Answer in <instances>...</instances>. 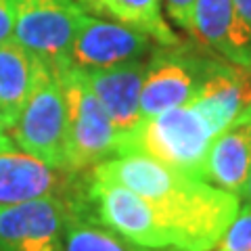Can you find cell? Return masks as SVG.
Masks as SVG:
<instances>
[{
	"instance_id": "6da1fadb",
	"label": "cell",
	"mask_w": 251,
	"mask_h": 251,
	"mask_svg": "<svg viewBox=\"0 0 251 251\" xmlns=\"http://www.w3.org/2000/svg\"><path fill=\"white\" fill-rule=\"evenodd\" d=\"M92 178L143 197L172 251H211L241 207L232 193L147 155H122L92 168Z\"/></svg>"
},
{
	"instance_id": "7a4b0ae2",
	"label": "cell",
	"mask_w": 251,
	"mask_h": 251,
	"mask_svg": "<svg viewBox=\"0 0 251 251\" xmlns=\"http://www.w3.org/2000/svg\"><path fill=\"white\" fill-rule=\"evenodd\" d=\"M216 132L197 109L182 105L140 120L120 138L122 155H147L178 172L205 180V161ZM207 182V180H205Z\"/></svg>"
},
{
	"instance_id": "3957f363",
	"label": "cell",
	"mask_w": 251,
	"mask_h": 251,
	"mask_svg": "<svg viewBox=\"0 0 251 251\" xmlns=\"http://www.w3.org/2000/svg\"><path fill=\"white\" fill-rule=\"evenodd\" d=\"M15 147L44 163L67 170L69 111L59 75L40 65L36 84L9 130Z\"/></svg>"
},
{
	"instance_id": "277c9868",
	"label": "cell",
	"mask_w": 251,
	"mask_h": 251,
	"mask_svg": "<svg viewBox=\"0 0 251 251\" xmlns=\"http://www.w3.org/2000/svg\"><path fill=\"white\" fill-rule=\"evenodd\" d=\"M52 72L61 80L69 111L67 170L80 174L117 157L122 132L109 120L103 105L86 84L82 72L72 65H63Z\"/></svg>"
},
{
	"instance_id": "5b68a950",
	"label": "cell",
	"mask_w": 251,
	"mask_h": 251,
	"mask_svg": "<svg viewBox=\"0 0 251 251\" xmlns=\"http://www.w3.org/2000/svg\"><path fill=\"white\" fill-rule=\"evenodd\" d=\"M13 38L46 67L67 65L69 49L86 13L75 0H11Z\"/></svg>"
},
{
	"instance_id": "8992f818",
	"label": "cell",
	"mask_w": 251,
	"mask_h": 251,
	"mask_svg": "<svg viewBox=\"0 0 251 251\" xmlns=\"http://www.w3.org/2000/svg\"><path fill=\"white\" fill-rule=\"evenodd\" d=\"M82 197L72 201L44 197L0 205V251H65L67 218Z\"/></svg>"
},
{
	"instance_id": "52a82bcc",
	"label": "cell",
	"mask_w": 251,
	"mask_h": 251,
	"mask_svg": "<svg viewBox=\"0 0 251 251\" xmlns=\"http://www.w3.org/2000/svg\"><path fill=\"white\" fill-rule=\"evenodd\" d=\"M207 57L170 46L151 54L145 67L140 90V117L149 120L170 109L188 105L197 92Z\"/></svg>"
},
{
	"instance_id": "ba28073f",
	"label": "cell",
	"mask_w": 251,
	"mask_h": 251,
	"mask_svg": "<svg viewBox=\"0 0 251 251\" xmlns=\"http://www.w3.org/2000/svg\"><path fill=\"white\" fill-rule=\"evenodd\" d=\"M82 195L75 172L54 168L17 149L0 151V205H17L44 197L72 201Z\"/></svg>"
},
{
	"instance_id": "9c48e42d",
	"label": "cell",
	"mask_w": 251,
	"mask_h": 251,
	"mask_svg": "<svg viewBox=\"0 0 251 251\" xmlns=\"http://www.w3.org/2000/svg\"><path fill=\"white\" fill-rule=\"evenodd\" d=\"M149 40L134 27L86 15L69 49L67 65L80 72H97L138 61L149 50Z\"/></svg>"
},
{
	"instance_id": "30bf717a",
	"label": "cell",
	"mask_w": 251,
	"mask_h": 251,
	"mask_svg": "<svg viewBox=\"0 0 251 251\" xmlns=\"http://www.w3.org/2000/svg\"><path fill=\"white\" fill-rule=\"evenodd\" d=\"M188 105L205 117L218 136L251 109V67L207 57L197 92Z\"/></svg>"
},
{
	"instance_id": "8fae6325",
	"label": "cell",
	"mask_w": 251,
	"mask_h": 251,
	"mask_svg": "<svg viewBox=\"0 0 251 251\" xmlns=\"http://www.w3.org/2000/svg\"><path fill=\"white\" fill-rule=\"evenodd\" d=\"M191 36L220 59L251 67V31L241 21L234 0H197Z\"/></svg>"
},
{
	"instance_id": "7c38bea8",
	"label": "cell",
	"mask_w": 251,
	"mask_h": 251,
	"mask_svg": "<svg viewBox=\"0 0 251 251\" xmlns=\"http://www.w3.org/2000/svg\"><path fill=\"white\" fill-rule=\"evenodd\" d=\"M147 63L130 61L97 72H82L86 84L103 105L109 120L122 132L132 130L143 120L140 117V90H143Z\"/></svg>"
},
{
	"instance_id": "4fadbf2b",
	"label": "cell",
	"mask_w": 251,
	"mask_h": 251,
	"mask_svg": "<svg viewBox=\"0 0 251 251\" xmlns=\"http://www.w3.org/2000/svg\"><path fill=\"white\" fill-rule=\"evenodd\" d=\"M251 174V117H239L214 138L205 161L209 184L241 197Z\"/></svg>"
},
{
	"instance_id": "5bb4252c",
	"label": "cell",
	"mask_w": 251,
	"mask_h": 251,
	"mask_svg": "<svg viewBox=\"0 0 251 251\" xmlns=\"http://www.w3.org/2000/svg\"><path fill=\"white\" fill-rule=\"evenodd\" d=\"M92 13L134 27L161 46H178V36L161 15V0H77Z\"/></svg>"
},
{
	"instance_id": "9a60e30c",
	"label": "cell",
	"mask_w": 251,
	"mask_h": 251,
	"mask_svg": "<svg viewBox=\"0 0 251 251\" xmlns=\"http://www.w3.org/2000/svg\"><path fill=\"white\" fill-rule=\"evenodd\" d=\"M40 65L42 61L23 49L15 38L0 42V107L13 122L34 88Z\"/></svg>"
},
{
	"instance_id": "2e32d148",
	"label": "cell",
	"mask_w": 251,
	"mask_h": 251,
	"mask_svg": "<svg viewBox=\"0 0 251 251\" xmlns=\"http://www.w3.org/2000/svg\"><path fill=\"white\" fill-rule=\"evenodd\" d=\"M65 251H132L126 241L103 224L86 220V195L75 201L65 224Z\"/></svg>"
},
{
	"instance_id": "e0dca14e",
	"label": "cell",
	"mask_w": 251,
	"mask_h": 251,
	"mask_svg": "<svg viewBox=\"0 0 251 251\" xmlns=\"http://www.w3.org/2000/svg\"><path fill=\"white\" fill-rule=\"evenodd\" d=\"M211 251H251V205L241 203L237 216Z\"/></svg>"
},
{
	"instance_id": "ac0fdd59",
	"label": "cell",
	"mask_w": 251,
	"mask_h": 251,
	"mask_svg": "<svg viewBox=\"0 0 251 251\" xmlns=\"http://www.w3.org/2000/svg\"><path fill=\"white\" fill-rule=\"evenodd\" d=\"M197 0H166V9L170 19L176 23L178 27H182L184 31L191 34V25H193V11Z\"/></svg>"
},
{
	"instance_id": "d6986e66",
	"label": "cell",
	"mask_w": 251,
	"mask_h": 251,
	"mask_svg": "<svg viewBox=\"0 0 251 251\" xmlns=\"http://www.w3.org/2000/svg\"><path fill=\"white\" fill-rule=\"evenodd\" d=\"M13 38V2L0 0V42Z\"/></svg>"
},
{
	"instance_id": "ffe728a7",
	"label": "cell",
	"mask_w": 251,
	"mask_h": 251,
	"mask_svg": "<svg viewBox=\"0 0 251 251\" xmlns=\"http://www.w3.org/2000/svg\"><path fill=\"white\" fill-rule=\"evenodd\" d=\"M13 126V120L11 115L0 107V151H9V149H15L13 147V140L9 138V130Z\"/></svg>"
},
{
	"instance_id": "44dd1931",
	"label": "cell",
	"mask_w": 251,
	"mask_h": 251,
	"mask_svg": "<svg viewBox=\"0 0 251 251\" xmlns=\"http://www.w3.org/2000/svg\"><path fill=\"white\" fill-rule=\"evenodd\" d=\"M234 9H237L241 21L245 23L251 31V0H234Z\"/></svg>"
},
{
	"instance_id": "7402d4cb",
	"label": "cell",
	"mask_w": 251,
	"mask_h": 251,
	"mask_svg": "<svg viewBox=\"0 0 251 251\" xmlns=\"http://www.w3.org/2000/svg\"><path fill=\"white\" fill-rule=\"evenodd\" d=\"M245 205H251V174L247 178V182H245V188H243V193H241V197H239Z\"/></svg>"
},
{
	"instance_id": "603a6c76",
	"label": "cell",
	"mask_w": 251,
	"mask_h": 251,
	"mask_svg": "<svg viewBox=\"0 0 251 251\" xmlns=\"http://www.w3.org/2000/svg\"><path fill=\"white\" fill-rule=\"evenodd\" d=\"M243 117H251V109H249V111H247L245 115H243Z\"/></svg>"
}]
</instances>
